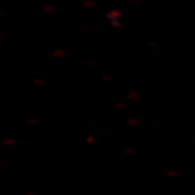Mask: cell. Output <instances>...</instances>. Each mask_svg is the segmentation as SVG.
Returning a JSON list of instances; mask_svg holds the SVG:
<instances>
[{
	"label": "cell",
	"mask_w": 195,
	"mask_h": 195,
	"mask_svg": "<svg viewBox=\"0 0 195 195\" xmlns=\"http://www.w3.org/2000/svg\"><path fill=\"white\" fill-rule=\"evenodd\" d=\"M128 98L129 100H133V101H138V100H139L141 98V95L139 92L138 91H131L129 95H128Z\"/></svg>",
	"instance_id": "1"
},
{
	"label": "cell",
	"mask_w": 195,
	"mask_h": 195,
	"mask_svg": "<svg viewBox=\"0 0 195 195\" xmlns=\"http://www.w3.org/2000/svg\"><path fill=\"white\" fill-rule=\"evenodd\" d=\"M67 51L65 50H62V49H58V50H55L53 53H52V56L53 57H56V58H63L67 56Z\"/></svg>",
	"instance_id": "2"
},
{
	"label": "cell",
	"mask_w": 195,
	"mask_h": 195,
	"mask_svg": "<svg viewBox=\"0 0 195 195\" xmlns=\"http://www.w3.org/2000/svg\"><path fill=\"white\" fill-rule=\"evenodd\" d=\"M17 144H18L17 140L14 139H6L2 141V144H4V145H15Z\"/></svg>",
	"instance_id": "3"
},
{
	"label": "cell",
	"mask_w": 195,
	"mask_h": 195,
	"mask_svg": "<svg viewBox=\"0 0 195 195\" xmlns=\"http://www.w3.org/2000/svg\"><path fill=\"white\" fill-rule=\"evenodd\" d=\"M128 124L129 125H134V126H135V125H139V119H135V118H131V119H128Z\"/></svg>",
	"instance_id": "4"
},
{
	"label": "cell",
	"mask_w": 195,
	"mask_h": 195,
	"mask_svg": "<svg viewBox=\"0 0 195 195\" xmlns=\"http://www.w3.org/2000/svg\"><path fill=\"white\" fill-rule=\"evenodd\" d=\"M124 154H129V155H135L136 154H138V151H136L135 149H125Z\"/></svg>",
	"instance_id": "5"
},
{
	"label": "cell",
	"mask_w": 195,
	"mask_h": 195,
	"mask_svg": "<svg viewBox=\"0 0 195 195\" xmlns=\"http://www.w3.org/2000/svg\"><path fill=\"white\" fill-rule=\"evenodd\" d=\"M112 25L114 26L115 28H120V27H122V23H120L119 20H114V21H112Z\"/></svg>",
	"instance_id": "6"
},
{
	"label": "cell",
	"mask_w": 195,
	"mask_h": 195,
	"mask_svg": "<svg viewBox=\"0 0 195 195\" xmlns=\"http://www.w3.org/2000/svg\"><path fill=\"white\" fill-rule=\"evenodd\" d=\"M87 65H88L89 67H93V68H95V67H97V66H98V63H97L96 61H94V60H89V61L87 62Z\"/></svg>",
	"instance_id": "7"
},
{
	"label": "cell",
	"mask_w": 195,
	"mask_h": 195,
	"mask_svg": "<svg viewBox=\"0 0 195 195\" xmlns=\"http://www.w3.org/2000/svg\"><path fill=\"white\" fill-rule=\"evenodd\" d=\"M115 107H117L118 109H120V110H126V109H128V106L124 105V104H122V103L115 104Z\"/></svg>",
	"instance_id": "8"
},
{
	"label": "cell",
	"mask_w": 195,
	"mask_h": 195,
	"mask_svg": "<svg viewBox=\"0 0 195 195\" xmlns=\"http://www.w3.org/2000/svg\"><path fill=\"white\" fill-rule=\"evenodd\" d=\"M166 173L168 175H171V176H176V177L179 176V173L177 171H174V170H169V171H167Z\"/></svg>",
	"instance_id": "9"
},
{
	"label": "cell",
	"mask_w": 195,
	"mask_h": 195,
	"mask_svg": "<svg viewBox=\"0 0 195 195\" xmlns=\"http://www.w3.org/2000/svg\"><path fill=\"white\" fill-rule=\"evenodd\" d=\"M34 83L37 85H46V82L44 80H40V79H35Z\"/></svg>",
	"instance_id": "10"
},
{
	"label": "cell",
	"mask_w": 195,
	"mask_h": 195,
	"mask_svg": "<svg viewBox=\"0 0 195 195\" xmlns=\"http://www.w3.org/2000/svg\"><path fill=\"white\" fill-rule=\"evenodd\" d=\"M28 123L31 124H39L40 122L38 119H28Z\"/></svg>",
	"instance_id": "11"
},
{
	"label": "cell",
	"mask_w": 195,
	"mask_h": 195,
	"mask_svg": "<svg viewBox=\"0 0 195 195\" xmlns=\"http://www.w3.org/2000/svg\"><path fill=\"white\" fill-rule=\"evenodd\" d=\"M44 11L45 12H48V13H53L55 11V8H51L50 6H46L44 8Z\"/></svg>",
	"instance_id": "12"
},
{
	"label": "cell",
	"mask_w": 195,
	"mask_h": 195,
	"mask_svg": "<svg viewBox=\"0 0 195 195\" xmlns=\"http://www.w3.org/2000/svg\"><path fill=\"white\" fill-rule=\"evenodd\" d=\"M87 141L89 142V144H91V142H94V141H96V139L94 138V135H90L89 138L87 139Z\"/></svg>",
	"instance_id": "13"
},
{
	"label": "cell",
	"mask_w": 195,
	"mask_h": 195,
	"mask_svg": "<svg viewBox=\"0 0 195 195\" xmlns=\"http://www.w3.org/2000/svg\"><path fill=\"white\" fill-rule=\"evenodd\" d=\"M103 79H104V80L108 81V82H112V81H114V78H112V77H109V76H104V77H103Z\"/></svg>",
	"instance_id": "14"
}]
</instances>
